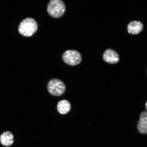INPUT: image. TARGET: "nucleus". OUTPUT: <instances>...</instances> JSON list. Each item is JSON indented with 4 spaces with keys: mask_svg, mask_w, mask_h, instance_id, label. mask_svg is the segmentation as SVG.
Returning a JSON list of instances; mask_svg holds the SVG:
<instances>
[{
    "mask_svg": "<svg viewBox=\"0 0 147 147\" xmlns=\"http://www.w3.org/2000/svg\"><path fill=\"white\" fill-rule=\"evenodd\" d=\"M62 59L66 64L71 66L78 65L82 60L80 53L78 51L74 50L65 51L62 55Z\"/></svg>",
    "mask_w": 147,
    "mask_h": 147,
    "instance_id": "20e7f679",
    "label": "nucleus"
},
{
    "mask_svg": "<svg viewBox=\"0 0 147 147\" xmlns=\"http://www.w3.org/2000/svg\"><path fill=\"white\" fill-rule=\"evenodd\" d=\"M38 29L36 21L31 18H27L20 23L18 27V32L24 36L30 37L35 33Z\"/></svg>",
    "mask_w": 147,
    "mask_h": 147,
    "instance_id": "f257e3e1",
    "label": "nucleus"
},
{
    "mask_svg": "<svg viewBox=\"0 0 147 147\" xmlns=\"http://www.w3.org/2000/svg\"><path fill=\"white\" fill-rule=\"evenodd\" d=\"M137 129L142 134H147V111L141 113L137 124Z\"/></svg>",
    "mask_w": 147,
    "mask_h": 147,
    "instance_id": "423d86ee",
    "label": "nucleus"
},
{
    "mask_svg": "<svg viewBox=\"0 0 147 147\" xmlns=\"http://www.w3.org/2000/svg\"><path fill=\"white\" fill-rule=\"evenodd\" d=\"M103 59L105 61L111 64L117 63L119 60V56L115 51L111 49L106 50L103 55Z\"/></svg>",
    "mask_w": 147,
    "mask_h": 147,
    "instance_id": "39448f33",
    "label": "nucleus"
},
{
    "mask_svg": "<svg viewBox=\"0 0 147 147\" xmlns=\"http://www.w3.org/2000/svg\"><path fill=\"white\" fill-rule=\"evenodd\" d=\"M47 10L51 17L60 18L63 16L65 11V5L61 0H51L47 5Z\"/></svg>",
    "mask_w": 147,
    "mask_h": 147,
    "instance_id": "f03ea898",
    "label": "nucleus"
},
{
    "mask_svg": "<svg viewBox=\"0 0 147 147\" xmlns=\"http://www.w3.org/2000/svg\"><path fill=\"white\" fill-rule=\"evenodd\" d=\"M57 110L61 115H66L70 111L71 106L69 101L62 100L59 101L57 105Z\"/></svg>",
    "mask_w": 147,
    "mask_h": 147,
    "instance_id": "1a4fd4ad",
    "label": "nucleus"
},
{
    "mask_svg": "<svg viewBox=\"0 0 147 147\" xmlns=\"http://www.w3.org/2000/svg\"><path fill=\"white\" fill-rule=\"evenodd\" d=\"M146 108L147 111V102L146 104Z\"/></svg>",
    "mask_w": 147,
    "mask_h": 147,
    "instance_id": "9d476101",
    "label": "nucleus"
},
{
    "mask_svg": "<svg viewBox=\"0 0 147 147\" xmlns=\"http://www.w3.org/2000/svg\"><path fill=\"white\" fill-rule=\"evenodd\" d=\"M14 141V136L10 131H5L0 136V143L3 146H10L13 144Z\"/></svg>",
    "mask_w": 147,
    "mask_h": 147,
    "instance_id": "0eeeda50",
    "label": "nucleus"
},
{
    "mask_svg": "<svg viewBox=\"0 0 147 147\" xmlns=\"http://www.w3.org/2000/svg\"><path fill=\"white\" fill-rule=\"evenodd\" d=\"M143 24L140 22L133 21L128 24L127 30L128 33L132 34H137L143 30Z\"/></svg>",
    "mask_w": 147,
    "mask_h": 147,
    "instance_id": "6e6552de",
    "label": "nucleus"
},
{
    "mask_svg": "<svg viewBox=\"0 0 147 147\" xmlns=\"http://www.w3.org/2000/svg\"><path fill=\"white\" fill-rule=\"evenodd\" d=\"M47 89L49 92L53 96H59L64 94L66 90L64 83L59 79H51L48 83Z\"/></svg>",
    "mask_w": 147,
    "mask_h": 147,
    "instance_id": "7ed1b4c3",
    "label": "nucleus"
}]
</instances>
